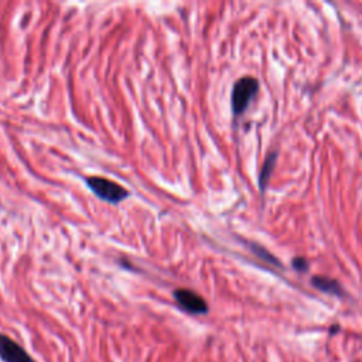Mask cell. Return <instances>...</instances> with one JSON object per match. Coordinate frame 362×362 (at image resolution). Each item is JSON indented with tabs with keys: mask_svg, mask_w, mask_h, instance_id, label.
<instances>
[{
	"mask_svg": "<svg viewBox=\"0 0 362 362\" xmlns=\"http://www.w3.org/2000/svg\"><path fill=\"white\" fill-rule=\"evenodd\" d=\"M85 184L99 199L109 202L112 205H117L130 197L129 189H126L122 184L110 178L90 175L85 178Z\"/></svg>",
	"mask_w": 362,
	"mask_h": 362,
	"instance_id": "obj_1",
	"label": "cell"
},
{
	"mask_svg": "<svg viewBox=\"0 0 362 362\" xmlns=\"http://www.w3.org/2000/svg\"><path fill=\"white\" fill-rule=\"evenodd\" d=\"M257 89H259V82L253 76H242L233 83L232 95H230V106L235 116H240L246 110L250 100L257 93Z\"/></svg>",
	"mask_w": 362,
	"mask_h": 362,
	"instance_id": "obj_2",
	"label": "cell"
},
{
	"mask_svg": "<svg viewBox=\"0 0 362 362\" xmlns=\"http://www.w3.org/2000/svg\"><path fill=\"white\" fill-rule=\"evenodd\" d=\"M173 297L178 305L180 310L188 313V314H206L208 313V304L202 296L195 293L194 290L189 288H175L173 291Z\"/></svg>",
	"mask_w": 362,
	"mask_h": 362,
	"instance_id": "obj_3",
	"label": "cell"
},
{
	"mask_svg": "<svg viewBox=\"0 0 362 362\" xmlns=\"http://www.w3.org/2000/svg\"><path fill=\"white\" fill-rule=\"evenodd\" d=\"M0 359L3 362H35L14 339L0 332Z\"/></svg>",
	"mask_w": 362,
	"mask_h": 362,
	"instance_id": "obj_4",
	"label": "cell"
},
{
	"mask_svg": "<svg viewBox=\"0 0 362 362\" xmlns=\"http://www.w3.org/2000/svg\"><path fill=\"white\" fill-rule=\"evenodd\" d=\"M311 283L314 287H317L321 291L329 293V294H335V296H341L342 294V287L337 280L328 279L325 276H314L311 279Z\"/></svg>",
	"mask_w": 362,
	"mask_h": 362,
	"instance_id": "obj_5",
	"label": "cell"
},
{
	"mask_svg": "<svg viewBox=\"0 0 362 362\" xmlns=\"http://www.w3.org/2000/svg\"><path fill=\"white\" fill-rule=\"evenodd\" d=\"M276 158H277V151H272L263 165H262V170H260V174H259V187L262 191H264L267 182H269V178H270V174H272V170L274 168V164H276Z\"/></svg>",
	"mask_w": 362,
	"mask_h": 362,
	"instance_id": "obj_6",
	"label": "cell"
},
{
	"mask_svg": "<svg viewBox=\"0 0 362 362\" xmlns=\"http://www.w3.org/2000/svg\"><path fill=\"white\" fill-rule=\"evenodd\" d=\"M250 246L253 247L252 250L259 256V257H262V259H264L266 262H270V263H274V264H279V262L276 260V257H273L264 247H262V246H257V245H255V243H250Z\"/></svg>",
	"mask_w": 362,
	"mask_h": 362,
	"instance_id": "obj_7",
	"label": "cell"
},
{
	"mask_svg": "<svg viewBox=\"0 0 362 362\" xmlns=\"http://www.w3.org/2000/svg\"><path fill=\"white\" fill-rule=\"evenodd\" d=\"M293 267H296L298 272H304L308 267V263L303 257H296L293 259Z\"/></svg>",
	"mask_w": 362,
	"mask_h": 362,
	"instance_id": "obj_8",
	"label": "cell"
}]
</instances>
